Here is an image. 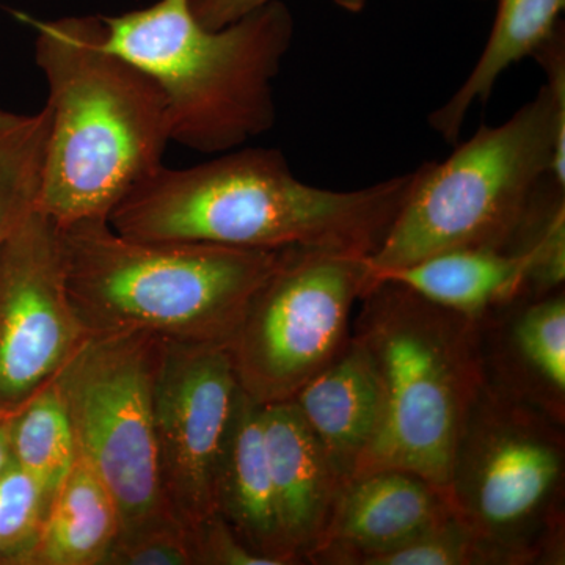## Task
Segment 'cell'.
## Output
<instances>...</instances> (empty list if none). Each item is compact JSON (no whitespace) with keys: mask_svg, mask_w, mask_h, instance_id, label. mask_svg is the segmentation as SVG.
Listing matches in <instances>:
<instances>
[{"mask_svg":"<svg viewBox=\"0 0 565 565\" xmlns=\"http://www.w3.org/2000/svg\"><path fill=\"white\" fill-rule=\"evenodd\" d=\"M414 180L415 170L359 191H330L294 177L281 151L245 148L189 169L159 167L111 211L109 225L139 241L370 258Z\"/></svg>","mask_w":565,"mask_h":565,"instance_id":"6da1fadb","label":"cell"},{"mask_svg":"<svg viewBox=\"0 0 565 565\" xmlns=\"http://www.w3.org/2000/svg\"><path fill=\"white\" fill-rule=\"evenodd\" d=\"M51 132L39 211L57 228L109 221L172 141L158 82L106 46L102 17L35 22Z\"/></svg>","mask_w":565,"mask_h":565,"instance_id":"7a4b0ae2","label":"cell"},{"mask_svg":"<svg viewBox=\"0 0 565 565\" xmlns=\"http://www.w3.org/2000/svg\"><path fill=\"white\" fill-rule=\"evenodd\" d=\"M58 230L70 299L90 333L228 345L281 250L139 241L109 221Z\"/></svg>","mask_w":565,"mask_h":565,"instance_id":"3957f363","label":"cell"},{"mask_svg":"<svg viewBox=\"0 0 565 565\" xmlns=\"http://www.w3.org/2000/svg\"><path fill=\"white\" fill-rule=\"evenodd\" d=\"M102 18L106 46L161 87L172 141L222 154L274 128V81L296 29L280 0L222 29L200 24L191 0Z\"/></svg>","mask_w":565,"mask_h":565,"instance_id":"277c9868","label":"cell"},{"mask_svg":"<svg viewBox=\"0 0 565 565\" xmlns=\"http://www.w3.org/2000/svg\"><path fill=\"white\" fill-rule=\"evenodd\" d=\"M360 302L352 334L377 367L384 418L353 478L412 471L448 497L457 444L486 382L479 321L386 278H374Z\"/></svg>","mask_w":565,"mask_h":565,"instance_id":"5b68a950","label":"cell"},{"mask_svg":"<svg viewBox=\"0 0 565 565\" xmlns=\"http://www.w3.org/2000/svg\"><path fill=\"white\" fill-rule=\"evenodd\" d=\"M565 188V129L546 87L500 126H481L445 162L415 170L373 275L457 248L511 252L546 178Z\"/></svg>","mask_w":565,"mask_h":565,"instance_id":"8992f818","label":"cell"},{"mask_svg":"<svg viewBox=\"0 0 565 565\" xmlns=\"http://www.w3.org/2000/svg\"><path fill=\"white\" fill-rule=\"evenodd\" d=\"M564 424L484 382L457 444L448 498L501 565L564 564Z\"/></svg>","mask_w":565,"mask_h":565,"instance_id":"52a82bcc","label":"cell"},{"mask_svg":"<svg viewBox=\"0 0 565 565\" xmlns=\"http://www.w3.org/2000/svg\"><path fill=\"white\" fill-rule=\"evenodd\" d=\"M161 338L140 330L90 333L54 377L77 456L109 490L128 539L178 523L163 497L152 386Z\"/></svg>","mask_w":565,"mask_h":565,"instance_id":"ba28073f","label":"cell"},{"mask_svg":"<svg viewBox=\"0 0 565 565\" xmlns=\"http://www.w3.org/2000/svg\"><path fill=\"white\" fill-rule=\"evenodd\" d=\"M373 281L367 256L281 250L226 345L241 388L263 405L291 401L344 351Z\"/></svg>","mask_w":565,"mask_h":565,"instance_id":"9c48e42d","label":"cell"},{"mask_svg":"<svg viewBox=\"0 0 565 565\" xmlns=\"http://www.w3.org/2000/svg\"><path fill=\"white\" fill-rule=\"evenodd\" d=\"M239 390L225 345L161 338L152 386L159 478L188 533L217 515L215 479Z\"/></svg>","mask_w":565,"mask_h":565,"instance_id":"30bf717a","label":"cell"},{"mask_svg":"<svg viewBox=\"0 0 565 565\" xmlns=\"http://www.w3.org/2000/svg\"><path fill=\"white\" fill-rule=\"evenodd\" d=\"M88 334L66 288L57 226L33 212L0 247V414L50 384Z\"/></svg>","mask_w":565,"mask_h":565,"instance_id":"8fae6325","label":"cell"},{"mask_svg":"<svg viewBox=\"0 0 565 565\" xmlns=\"http://www.w3.org/2000/svg\"><path fill=\"white\" fill-rule=\"evenodd\" d=\"M455 515L449 498L412 471L356 476L341 490L308 564L367 565Z\"/></svg>","mask_w":565,"mask_h":565,"instance_id":"7c38bea8","label":"cell"},{"mask_svg":"<svg viewBox=\"0 0 565 565\" xmlns=\"http://www.w3.org/2000/svg\"><path fill=\"white\" fill-rule=\"evenodd\" d=\"M479 322L487 382L565 423L564 289L505 305Z\"/></svg>","mask_w":565,"mask_h":565,"instance_id":"4fadbf2b","label":"cell"},{"mask_svg":"<svg viewBox=\"0 0 565 565\" xmlns=\"http://www.w3.org/2000/svg\"><path fill=\"white\" fill-rule=\"evenodd\" d=\"M263 429L282 542L308 564L344 481L292 399L264 404Z\"/></svg>","mask_w":565,"mask_h":565,"instance_id":"5bb4252c","label":"cell"},{"mask_svg":"<svg viewBox=\"0 0 565 565\" xmlns=\"http://www.w3.org/2000/svg\"><path fill=\"white\" fill-rule=\"evenodd\" d=\"M292 401L348 484L373 448L384 418V392L373 356L352 334L344 351Z\"/></svg>","mask_w":565,"mask_h":565,"instance_id":"9a60e30c","label":"cell"},{"mask_svg":"<svg viewBox=\"0 0 565 565\" xmlns=\"http://www.w3.org/2000/svg\"><path fill=\"white\" fill-rule=\"evenodd\" d=\"M215 511L248 548L277 565L297 564L282 542L269 459L264 444L263 404L243 388L223 444Z\"/></svg>","mask_w":565,"mask_h":565,"instance_id":"2e32d148","label":"cell"},{"mask_svg":"<svg viewBox=\"0 0 565 565\" xmlns=\"http://www.w3.org/2000/svg\"><path fill=\"white\" fill-rule=\"evenodd\" d=\"M527 267L530 258L523 252L457 248L373 278L401 282L430 302L481 321L527 297Z\"/></svg>","mask_w":565,"mask_h":565,"instance_id":"e0dca14e","label":"cell"},{"mask_svg":"<svg viewBox=\"0 0 565 565\" xmlns=\"http://www.w3.org/2000/svg\"><path fill=\"white\" fill-rule=\"evenodd\" d=\"M120 535V515L102 479L76 456L52 497L28 564L104 565Z\"/></svg>","mask_w":565,"mask_h":565,"instance_id":"ac0fdd59","label":"cell"},{"mask_svg":"<svg viewBox=\"0 0 565 565\" xmlns=\"http://www.w3.org/2000/svg\"><path fill=\"white\" fill-rule=\"evenodd\" d=\"M564 7L565 0H498L484 51L467 81L430 115L434 131L457 145L471 107L489 102L504 71L533 55L556 31Z\"/></svg>","mask_w":565,"mask_h":565,"instance_id":"d6986e66","label":"cell"},{"mask_svg":"<svg viewBox=\"0 0 565 565\" xmlns=\"http://www.w3.org/2000/svg\"><path fill=\"white\" fill-rule=\"evenodd\" d=\"M50 132L47 107L33 115L0 110V247L39 211Z\"/></svg>","mask_w":565,"mask_h":565,"instance_id":"ffe728a7","label":"cell"},{"mask_svg":"<svg viewBox=\"0 0 565 565\" xmlns=\"http://www.w3.org/2000/svg\"><path fill=\"white\" fill-rule=\"evenodd\" d=\"M13 462L54 497L76 460V438L54 379L10 416Z\"/></svg>","mask_w":565,"mask_h":565,"instance_id":"44dd1931","label":"cell"},{"mask_svg":"<svg viewBox=\"0 0 565 565\" xmlns=\"http://www.w3.org/2000/svg\"><path fill=\"white\" fill-rule=\"evenodd\" d=\"M52 498L11 460L0 476V557L28 564Z\"/></svg>","mask_w":565,"mask_h":565,"instance_id":"7402d4cb","label":"cell"},{"mask_svg":"<svg viewBox=\"0 0 565 565\" xmlns=\"http://www.w3.org/2000/svg\"><path fill=\"white\" fill-rule=\"evenodd\" d=\"M367 565H501L500 557L456 514L411 544Z\"/></svg>","mask_w":565,"mask_h":565,"instance_id":"603a6c76","label":"cell"},{"mask_svg":"<svg viewBox=\"0 0 565 565\" xmlns=\"http://www.w3.org/2000/svg\"><path fill=\"white\" fill-rule=\"evenodd\" d=\"M104 565H195L191 535L180 525L117 539Z\"/></svg>","mask_w":565,"mask_h":565,"instance_id":"cb8c5ba5","label":"cell"},{"mask_svg":"<svg viewBox=\"0 0 565 565\" xmlns=\"http://www.w3.org/2000/svg\"><path fill=\"white\" fill-rule=\"evenodd\" d=\"M195 565H277L258 555L218 515L189 533Z\"/></svg>","mask_w":565,"mask_h":565,"instance_id":"d4e9b609","label":"cell"},{"mask_svg":"<svg viewBox=\"0 0 565 565\" xmlns=\"http://www.w3.org/2000/svg\"><path fill=\"white\" fill-rule=\"evenodd\" d=\"M274 0H191L193 17L207 29H222ZM340 9L360 13L367 0H333Z\"/></svg>","mask_w":565,"mask_h":565,"instance_id":"484cf974","label":"cell"},{"mask_svg":"<svg viewBox=\"0 0 565 565\" xmlns=\"http://www.w3.org/2000/svg\"><path fill=\"white\" fill-rule=\"evenodd\" d=\"M10 415L0 414V476L13 460L10 445Z\"/></svg>","mask_w":565,"mask_h":565,"instance_id":"4316f807","label":"cell"}]
</instances>
